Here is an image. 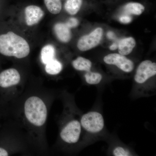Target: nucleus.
Segmentation results:
<instances>
[{"instance_id":"nucleus-23","label":"nucleus","mask_w":156,"mask_h":156,"mask_svg":"<svg viewBox=\"0 0 156 156\" xmlns=\"http://www.w3.org/2000/svg\"><path fill=\"white\" fill-rule=\"evenodd\" d=\"M107 37L109 39H114L115 38V34L112 32H108L107 33Z\"/></svg>"},{"instance_id":"nucleus-13","label":"nucleus","mask_w":156,"mask_h":156,"mask_svg":"<svg viewBox=\"0 0 156 156\" xmlns=\"http://www.w3.org/2000/svg\"><path fill=\"white\" fill-rule=\"evenodd\" d=\"M55 49L53 45H46L41 51V59L42 62L46 65L49 62L55 58Z\"/></svg>"},{"instance_id":"nucleus-20","label":"nucleus","mask_w":156,"mask_h":156,"mask_svg":"<svg viewBox=\"0 0 156 156\" xmlns=\"http://www.w3.org/2000/svg\"><path fill=\"white\" fill-rule=\"evenodd\" d=\"M79 23V20L76 18L72 17L70 18L68 21L65 23L69 28H71L77 26Z\"/></svg>"},{"instance_id":"nucleus-18","label":"nucleus","mask_w":156,"mask_h":156,"mask_svg":"<svg viewBox=\"0 0 156 156\" xmlns=\"http://www.w3.org/2000/svg\"><path fill=\"white\" fill-rule=\"evenodd\" d=\"M45 5L51 14H59L62 9V3L60 0H44Z\"/></svg>"},{"instance_id":"nucleus-14","label":"nucleus","mask_w":156,"mask_h":156,"mask_svg":"<svg viewBox=\"0 0 156 156\" xmlns=\"http://www.w3.org/2000/svg\"><path fill=\"white\" fill-rule=\"evenodd\" d=\"M45 65L46 73L51 75L58 74L62 70V64L60 62L55 58L48 62Z\"/></svg>"},{"instance_id":"nucleus-22","label":"nucleus","mask_w":156,"mask_h":156,"mask_svg":"<svg viewBox=\"0 0 156 156\" xmlns=\"http://www.w3.org/2000/svg\"><path fill=\"white\" fill-rule=\"evenodd\" d=\"M9 156V153L6 150L0 147V156Z\"/></svg>"},{"instance_id":"nucleus-2","label":"nucleus","mask_w":156,"mask_h":156,"mask_svg":"<svg viewBox=\"0 0 156 156\" xmlns=\"http://www.w3.org/2000/svg\"><path fill=\"white\" fill-rule=\"evenodd\" d=\"M47 106L41 98L32 96L26 100L24 114L29 122L36 127L44 126L48 118Z\"/></svg>"},{"instance_id":"nucleus-16","label":"nucleus","mask_w":156,"mask_h":156,"mask_svg":"<svg viewBox=\"0 0 156 156\" xmlns=\"http://www.w3.org/2000/svg\"><path fill=\"white\" fill-rule=\"evenodd\" d=\"M144 6L138 3H129L124 7V10L126 12L129 14L139 15L144 11Z\"/></svg>"},{"instance_id":"nucleus-8","label":"nucleus","mask_w":156,"mask_h":156,"mask_svg":"<svg viewBox=\"0 0 156 156\" xmlns=\"http://www.w3.org/2000/svg\"><path fill=\"white\" fill-rule=\"evenodd\" d=\"M21 77L19 72L14 68L5 70L0 73V87L7 88L19 83Z\"/></svg>"},{"instance_id":"nucleus-10","label":"nucleus","mask_w":156,"mask_h":156,"mask_svg":"<svg viewBox=\"0 0 156 156\" xmlns=\"http://www.w3.org/2000/svg\"><path fill=\"white\" fill-rule=\"evenodd\" d=\"M54 32L58 40L63 43H68L72 38L71 32L65 23H57L53 27Z\"/></svg>"},{"instance_id":"nucleus-11","label":"nucleus","mask_w":156,"mask_h":156,"mask_svg":"<svg viewBox=\"0 0 156 156\" xmlns=\"http://www.w3.org/2000/svg\"><path fill=\"white\" fill-rule=\"evenodd\" d=\"M136 45V41L133 37H128L122 39L118 44L119 54L126 56L130 54Z\"/></svg>"},{"instance_id":"nucleus-9","label":"nucleus","mask_w":156,"mask_h":156,"mask_svg":"<svg viewBox=\"0 0 156 156\" xmlns=\"http://www.w3.org/2000/svg\"><path fill=\"white\" fill-rule=\"evenodd\" d=\"M25 20L27 24L32 26L40 22L44 17V13L40 7L36 5H29L25 8Z\"/></svg>"},{"instance_id":"nucleus-19","label":"nucleus","mask_w":156,"mask_h":156,"mask_svg":"<svg viewBox=\"0 0 156 156\" xmlns=\"http://www.w3.org/2000/svg\"><path fill=\"white\" fill-rule=\"evenodd\" d=\"M113 155L115 156H131L130 151L122 146H117L112 151Z\"/></svg>"},{"instance_id":"nucleus-21","label":"nucleus","mask_w":156,"mask_h":156,"mask_svg":"<svg viewBox=\"0 0 156 156\" xmlns=\"http://www.w3.org/2000/svg\"><path fill=\"white\" fill-rule=\"evenodd\" d=\"M120 21L124 23H128L131 22L132 20V17L129 15H123L120 17Z\"/></svg>"},{"instance_id":"nucleus-5","label":"nucleus","mask_w":156,"mask_h":156,"mask_svg":"<svg viewBox=\"0 0 156 156\" xmlns=\"http://www.w3.org/2000/svg\"><path fill=\"white\" fill-rule=\"evenodd\" d=\"M156 75V64L151 60L142 62L136 69L134 77L135 83L138 85H143L150 78Z\"/></svg>"},{"instance_id":"nucleus-4","label":"nucleus","mask_w":156,"mask_h":156,"mask_svg":"<svg viewBox=\"0 0 156 156\" xmlns=\"http://www.w3.org/2000/svg\"><path fill=\"white\" fill-rule=\"evenodd\" d=\"M82 128L80 121L73 119L68 122L60 132L62 140L68 144H75L80 140Z\"/></svg>"},{"instance_id":"nucleus-6","label":"nucleus","mask_w":156,"mask_h":156,"mask_svg":"<svg viewBox=\"0 0 156 156\" xmlns=\"http://www.w3.org/2000/svg\"><path fill=\"white\" fill-rule=\"evenodd\" d=\"M107 64L115 65L124 72L131 73L134 69V62L125 56L118 53H111L104 58Z\"/></svg>"},{"instance_id":"nucleus-17","label":"nucleus","mask_w":156,"mask_h":156,"mask_svg":"<svg viewBox=\"0 0 156 156\" xmlns=\"http://www.w3.org/2000/svg\"><path fill=\"white\" fill-rule=\"evenodd\" d=\"M84 77L86 83L91 85H95L100 83L102 79V76L100 73L92 72L91 70L87 72Z\"/></svg>"},{"instance_id":"nucleus-7","label":"nucleus","mask_w":156,"mask_h":156,"mask_svg":"<svg viewBox=\"0 0 156 156\" xmlns=\"http://www.w3.org/2000/svg\"><path fill=\"white\" fill-rule=\"evenodd\" d=\"M102 35V29L97 28L89 34L81 37L78 42V49L80 51H86L95 48L100 43Z\"/></svg>"},{"instance_id":"nucleus-12","label":"nucleus","mask_w":156,"mask_h":156,"mask_svg":"<svg viewBox=\"0 0 156 156\" xmlns=\"http://www.w3.org/2000/svg\"><path fill=\"white\" fill-rule=\"evenodd\" d=\"M72 65L77 70L87 72L91 70L92 63L89 59L79 56L73 61Z\"/></svg>"},{"instance_id":"nucleus-1","label":"nucleus","mask_w":156,"mask_h":156,"mask_svg":"<svg viewBox=\"0 0 156 156\" xmlns=\"http://www.w3.org/2000/svg\"><path fill=\"white\" fill-rule=\"evenodd\" d=\"M30 52V48L25 39L13 32L0 35V53L17 58L27 57Z\"/></svg>"},{"instance_id":"nucleus-24","label":"nucleus","mask_w":156,"mask_h":156,"mask_svg":"<svg viewBox=\"0 0 156 156\" xmlns=\"http://www.w3.org/2000/svg\"><path fill=\"white\" fill-rule=\"evenodd\" d=\"M118 48V44H116V43H114V44H112L111 46L110 47V49L112 50H116V49H117Z\"/></svg>"},{"instance_id":"nucleus-15","label":"nucleus","mask_w":156,"mask_h":156,"mask_svg":"<svg viewBox=\"0 0 156 156\" xmlns=\"http://www.w3.org/2000/svg\"><path fill=\"white\" fill-rule=\"evenodd\" d=\"M83 0H66L65 4L66 11L71 15H75L80 11Z\"/></svg>"},{"instance_id":"nucleus-3","label":"nucleus","mask_w":156,"mask_h":156,"mask_svg":"<svg viewBox=\"0 0 156 156\" xmlns=\"http://www.w3.org/2000/svg\"><path fill=\"white\" fill-rule=\"evenodd\" d=\"M80 122L82 128L89 134H98L105 127L103 115L99 112L95 111L84 114L81 116Z\"/></svg>"}]
</instances>
